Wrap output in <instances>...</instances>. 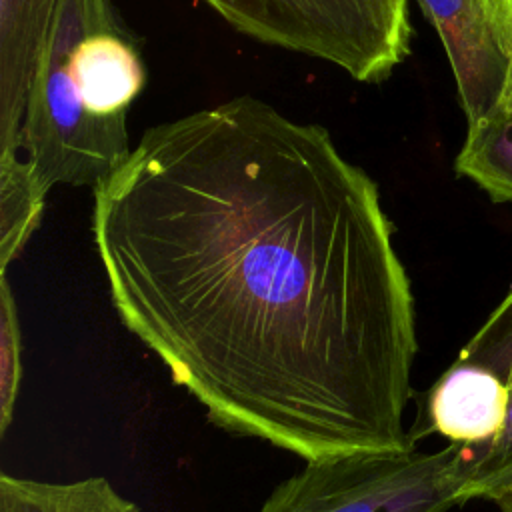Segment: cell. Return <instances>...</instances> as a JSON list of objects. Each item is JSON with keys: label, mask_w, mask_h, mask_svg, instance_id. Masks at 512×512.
<instances>
[{"label": "cell", "mask_w": 512, "mask_h": 512, "mask_svg": "<svg viewBox=\"0 0 512 512\" xmlns=\"http://www.w3.org/2000/svg\"><path fill=\"white\" fill-rule=\"evenodd\" d=\"M462 450L470 470V488L474 498L492 500L498 490L512 482V384L500 432L482 446H462Z\"/></svg>", "instance_id": "12"}, {"label": "cell", "mask_w": 512, "mask_h": 512, "mask_svg": "<svg viewBox=\"0 0 512 512\" xmlns=\"http://www.w3.org/2000/svg\"><path fill=\"white\" fill-rule=\"evenodd\" d=\"M458 358L482 364L512 384V288L488 320L466 342Z\"/></svg>", "instance_id": "13"}, {"label": "cell", "mask_w": 512, "mask_h": 512, "mask_svg": "<svg viewBox=\"0 0 512 512\" xmlns=\"http://www.w3.org/2000/svg\"><path fill=\"white\" fill-rule=\"evenodd\" d=\"M492 500L498 504L500 512H512V482L506 484L502 490H498Z\"/></svg>", "instance_id": "14"}, {"label": "cell", "mask_w": 512, "mask_h": 512, "mask_svg": "<svg viewBox=\"0 0 512 512\" xmlns=\"http://www.w3.org/2000/svg\"><path fill=\"white\" fill-rule=\"evenodd\" d=\"M436 28L468 124L480 120L502 96L512 56L502 0H418Z\"/></svg>", "instance_id": "5"}, {"label": "cell", "mask_w": 512, "mask_h": 512, "mask_svg": "<svg viewBox=\"0 0 512 512\" xmlns=\"http://www.w3.org/2000/svg\"><path fill=\"white\" fill-rule=\"evenodd\" d=\"M238 32L320 58L358 82L386 80L410 52L408 0H204Z\"/></svg>", "instance_id": "3"}, {"label": "cell", "mask_w": 512, "mask_h": 512, "mask_svg": "<svg viewBox=\"0 0 512 512\" xmlns=\"http://www.w3.org/2000/svg\"><path fill=\"white\" fill-rule=\"evenodd\" d=\"M454 168L486 190L494 202H512V68L494 108L468 124Z\"/></svg>", "instance_id": "8"}, {"label": "cell", "mask_w": 512, "mask_h": 512, "mask_svg": "<svg viewBox=\"0 0 512 512\" xmlns=\"http://www.w3.org/2000/svg\"><path fill=\"white\" fill-rule=\"evenodd\" d=\"M92 234L122 324L214 426L304 462L414 448L410 280L324 126L252 96L156 124Z\"/></svg>", "instance_id": "1"}, {"label": "cell", "mask_w": 512, "mask_h": 512, "mask_svg": "<svg viewBox=\"0 0 512 512\" xmlns=\"http://www.w3.org/2000/svg\"><path fill=\"white\" fill-rule=\"evenodd\" d=\"M48 192L18 152L0 156V274H6L36 230Z\"/></svg>", "instance_id": "10"}, {"label": "cell", "mask_w": 512, "mask_h": 512, "mask_svg": "<svg viewBox=\"0 0 512 512\" xmlns=\"http://www.w3.org/2000/svg\"><path fill=\"white\" fill-rule=\"evenodd\" d=\"M510 386L490 368L456 358L420 400L416 422L408 428L412 444L440 434L450 444L482 446L502 428Z\"/></svg>", "instance_id": "6"}, {"label": "cell", "mask_w": 512, "mask_h": 512, "mask_svg": "<svg viewBox=\"0 0 512 512\" xmlns=\"http://www.w3.org/2000/svg\"><path fill=\"white\" fill-rule=\"evenodd\" d=\"M22 384V332L6 274H0V436H6Z\"/></svg>", "instance_id": "11"}, {"label": "cell", "mask_w": 512, "mask_h": 512, "mask_svg": "<svg viewBox=\"0 0 512 512\" xmlns=\"http://www.w3.org/2000/svg\"><path fill=\"white\" fill-rule=\"evenodd\" d=\"M502 14H504V30L508 40V50L512 56V0H502Z\"/></svg>", "instance_id": "15"}, {"label": "cell", "mask_w": 512, "mask_h": 512, "mask_svg": "<svg viewBox=\"0 0 512 512\" xmlns=\"http://www.w3.org/2000/svg\"><path fill=\"white\" fill-rule=\"evenodd\" d=\"M472 498L464 450L448 444L306 462L258 512H448Z\"/></svg>", "instance_id": "4"}, {"label": "cell", "mask_w": 512, "mask_h": 512, "mask_svg": "<svg viewBox=\"0 0 512 512\" xmlns=\"http://www.w3.org/2000/svg\"><path fill=\"white\" fill-rule=\"evenodd\" d=\"M58 0H0V156L16 154L26 98Z\"/></svg>", "instance_id": "7"}, {"label": "cell", "mask_w": 512, "mask_h": 512, "mask_svg": "<svg viewBox=\"0 0 512 512\" xmlns=\"http://www.w3.org/2000/svg\"><path fill=\"white\" fill-rule=\"evenodd\" d=\"M0 512H140L106 478L42 482L0 474Z\"/></svg>", "instance_id": "9"}, {"label": "cell", "mask_w": 512, "mask_h": 512, "mask_svg": "<svg viewBox=\"0 0 512 512\" xmlns=\"http://www.w3.org/2000/svg\"><path fill=\"white\" fill-rule=\"evenodd\" d=\"M146 68L112 0H58L18 148L44 188L98 186L128 158V110Z\"/></svg>", "instance_id": "2"}]
</instances>
